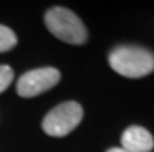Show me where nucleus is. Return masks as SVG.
<instances>
[{"label": "nucleus", "mask_w": 154, "mask_h": 152, "mask_svg": "<svg viewBox=\"0 0 154 152\" xmlns=\"http://www.w3.org/2000/svg\"><path fill=\"white\" fill-rule=\"evenodd\" d=\"M109 64L114 71L126 78H142L154 71V53L143 47L122 45L111 51Z\"/></svg>", "instance_id": "obj_1"}, {"label": "nucleus", "mask_w": 154, "mask_h": 152, "mask_svg": "<svg viewBox=\"0 0 154 152\" xmlns=\"http://www.w3.org/2000/svg\"><path fill=\"white\" fill-rule=\"evenodd\" d=\"M45 25L48 31L72 45H83L87 40V30L81 19L64 6H55L45 13Z\"/></svg>", "instance_id": "obj_2"}, {"label": "nucleus", "mask_w": 154, "mask_h": 152, "mask_svg": "<svg viewBox=\"0 0 154 152\" xmlns=\"http://www.w3.org/2000/svg\"><path fill=\"white\" fill-rule=\"evenodd\" d=\"M83 120V107L75 101H67L51 109L42 121L44 132L50 137H66Z\"/></svg>", "instance_id": "obj_3"}, {"label": "nucleus", "mask_w": 154, "mask_h": 152, "mask_svg": "<svg viewBox=\"0 0 154 152\" xmlns=\"http://www.w3.org/2000/svg\"><path fill=\"white\" fill-rule=\"evenodd\" d=\"M61 79L59 70L53 67L34 68L23 73L17 81L16 90L22 98H33L55 87Z\"/></svg>", "instance_id": "obj_4"}, {"label": "nucleus", "mask_w": 154, "mask_h": 152, "mask_svg": "<svg viewBox=\"0 0 154 152\" xmlns=\"http://www.w3.org/2000/svg\"><path fill=\"white\" fill-rule=\"evenodd\" d=\"M122 148L128 152H151L154 149V138L145 127L131 126L122 135Z\"/></svg>", "instance_id": "obj_5"}, {"label": "nucleus", "mask_w": 154, "mask_h": 152, "mask_svg": "<svg viewBox=\"0 0 154 152\" xmlns=\"http://www.w3.org/2000/svg\"><path fill=\"white\" fill-rule=\"evenodd\" d=\"M16 43H17V37L14 31L5 25H0V53L13 50Z\"/></svg>", "instance_id": "obj_6"}, {"label": "nucleus", "mask_w": 154, "mask_h": 152, "mask_svg": "<svg viewBox=\"0 0 154 152\" xmlns=\"http://www.w3.org/2000/svg\"><path fill=\"white\" fill-rule=\"evenodd\" d=\"M13 79H14L13 68L10 65H0V93L5 92L11 85Z\"/></svg>", "instance_id": "obj_7"}, {"label": "nucleus", "mask_w": 154, "mask_h": 152, "mask_svg": "<svg viewBox=\"0 0 154 152\" xmlns=\"http://www.w3.org/2000/svg\"><path fill=\"white\" fill-rule=\"evenodd\" d=\"M107 152H128V151H125L123 148H111Z\"/></svg>", "instance_id": "obj_8"}]
</instances>
